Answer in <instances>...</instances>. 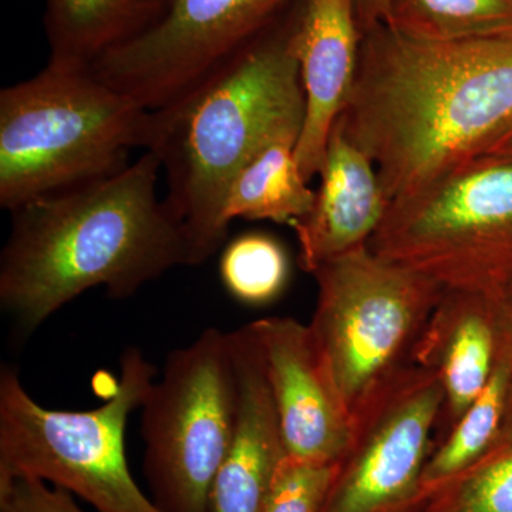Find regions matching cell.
<instances>
[{"label":"cell","instance_id":"obj_1","mask_svg":"<svg viewBox=\"0 0 512 512\" xmlns=\"http://www.w3.org/2000/svg\"><path fill=\"white\" fill-rule=\"evenodd\" d=\"M336 124L389 201L484 157L512 133V32L427 40L370 29Z\"/></svg>","mask_w":512,"mask_h":512},{"label":"cell","instance_id":"obj_2","mask_svg":"<svg viewBox=\"0 0 512 512\" xmlns=\"http://www.w3.org/2000/svg\"><path fill=\"white\" fill-rule=\"evenodd\" d=\"M150 151L110 177L10 212L0 255V308L30 336L83 292L127 299L177 266H192L183 225L158 194Z\"/></svg>","mask_w":512,"mask_h":512},{"label":"cell","instance_id":"obj_3","mask_svg":"<svg viewBox=\"0 0 512 512\" xmlns=\"http://www.w3.org/2000/svg\"><path fill=\"white\" fill-rule=\"evenodd\" d=\"M299 12L301 6L285 25L266 29L190 93L153 111L148 151L160 161L164 201L183 225L192 266L204 264L227 238L222 207L238 171L276 138L301 136Z\"/></svg>","mask_w":512,"mask_h":512},{"label":"cell","instance_id":"obj_4","mask_svg":"<svg viewBox=\"0 0 512 512\" xmlns=\"http://www.w3.org/2000/svg\"><path fill=\"white\" fill-rule=\"evenodd\" d=\"M153 111L89 69L47 63L0 92V207L22 205L93 183L150 150Z\"/></svg>","mask_w":512,"mask_h":512},{"label":"cell","instance_id":"obj_5","mask_svg":"<svg viewBox=\"0 0 512 512\" xmlns=\"http://www.w3.org/2000/svg\"><path fill=\"white\" fill-rule=\"evenodd\" d=\"M110 399L86 412L46 409L13 367L0 370V483L35 477L79 495L99 512H161L131 476L128 417L140 409L156 367L137 348L124 350Z\"/></svg>","mask_w":512,"mask_h":512},{"label":"cell","instance_id":"obj_6","mask_svg":"<svg viewBox=\"0 0 512 512\" xmlns=\"http://www.w3.org/2000/svg\"><path fill=\"white\" fill-rule=\"evenodd\" d=\"M367 247L446 291L512 289V161L477 158L390 201Z\"/></svg>","mask_w":512,"mask_h":512},{"label":"cell","instance_id":"obj_7","mask_svg":"<svg viewBox=\"0 0 512 512\" xmlns=\"http://www.w3.org/2000/svg\"><path fill=\"white\" fill-rule=\"evenodd\" d=\"M140 409L153 503L161 512H210L212 484L237 414L229 332L208 328L173 350Z\"/></svg>","mask_w":512,"mask_h":512},{"label":"cell","instance_id":"obj_8","mask_svg":"<svg viewBox=\"0 0 512 512\" xmlns=\"http://www.w3.org/2000/svg\"><path fill=\"white\" fill-rule=\"evenodd\" d=\"M318 301L308 323L350 412L410 362L446 289L367 245L313 272Z\"/></svg>","mask_w":512,"mask_h":512},{"label":"cell","instance_id":"obj_9","mask_svg":"<svg viewBox=\"0 0 512 512\" xmlns=\"http://www.w3.org/2000/svg\"><path fill=\"white\" fill-rule=\"evenodd\" d=\"M439 377L409 362L352 409L348 446L320 512H417L443 413Z\"/></svg>","mask_w":512,"mask_h":512},{"label":"cell","instance_id":"obj_10","mask_svg":"<svg viewBox=\"0 0 512 512\" xmlns=\"http://www.w3.org/2000/svg\"><path fill=\"white\" fill-rule=\"evenodd\" d=\"M298 0H171L147 32L90 72L148 111L171 106L274 25Z\"/></svg>","mask_w":512,"mask_h":512},{"label":"cell","instance_id":"obj_11","mask_svg":"<svg viewBox=\"0 0 512 512\" xmlns=\"http://www.w3.org/2000/svg\"><path fill=\"white\" fill-rule=\"evenodd\" d=\"M274 400L286 456L336 464L348 446L352 412L309 325L291 316L249 323Z\"/></svg>","mask_w":512,"mask_h":512},{"label":"cell","instance_id":"obj_12","mask_svg":"<svg viewBox=\"0 0 512 512\" xmlns=\"http://www.w3.org/2000/svg\"><path fill=\"white\" fill-rule=\"evenodd\" d=\"M356 0H302L295 30L305 121L296 158L311 183L319 177L330 134L345 110L360 57Z\"/></svg>","mask_w":512,"mask_h":512},{"label":"cell","instance_id":"obj_13","mask_svg":"<svg viewBox=\"0 0 512 512\" xmlns=\"http://www.w3.org/2000/svg\"><path fill=\"white\" fill-rule=\"evenodd\" d=\"M237 414L227 456L210 497V512H262L286 451L264 360L251 326L229 332Z\"/></svg>","mask_w":512,"mask_h":512},{"label":"cell","instance_id":"obj_14","mask_svg":"<svg viewBox=\"0 0 512 512\" xmlns=\"http://www.w3.org/2000/svg\"><path fill=\"white\" fill-rule=\"evenodd\" d=\"M504 298L444 291L414 343L410 362L436 373L443 387L436 443L476 402L493 376Z\"/></svg>","mask_w":512,"mask_h":512},{"label":"cell","instance_id":"obj_15","mask_svg":"<svg viewBox=\"0 0 512 512\" xmlns=\"http://www.w3.org/2000/svg\"><path fill=\"white\" fill-rule=\"evenodd\" d=\"M319 177L312 210L291 225L298 238V264L311 275L326 262L369 244L390 204L375 165L338 124Z\"/></svg>","mask_w":512,"mask_h":512},{"label":"cell","instance_id":"obj_16","mask_svg":"<svg viewBox=\"0 0 512 512\" xmlns=\"http://www.w3.org/2000/svg\"><path fill=\"white\" fill-rule=\"evenodd\" d=\"M171 0H46L49 62L90 69L101 56L147 32Z\"/></svg>","mask_w":512,"mask_h":512},{"label":"cell","instance_id":"obj_17","mask_svg":"<svg viewBox=\"0 0 512 512\" xmlns=\"http://www.w3.org/2000/svg\"><path fill=\"white\" fill-rule=\"evenodd\" d=\"M298 136L276 138L249 158L229 185L222 221H272L292 225L312 210L316 191L309 187L296 158Z\"/></svg>","mask_w":512,"mask_h":512},{"label":"cell","instance_id":"obj_18","mask_svg":"<svg viewBox=\"0 0 512 512\" xmlns=\"http://www.w3.org/2000/svg\"><path fill=\"white\" fill-rule=\"evenodd\" d=\"M508 373L498 357L490 382L476 402L431 451L421 477L419 511L451 478L470 467L493 444L507 414ZM417 511V512H419Z\"/></svg>","mask_w":512,"mask_h":512},{"label":"cell","instance_id":"obj_19","mask_svg":"<svg viewBox=\"0 0 512 512\" xmlns=\"http://www.w3.org/2000/svg\"><path fill=\"white\" fill-rule=\"evenodd\" d=\"M387 28L427 40L512 32V0H390Z\"/></svg>","mask_w":512,"mask_h":512},{"label":"cell","instance_id":"obj_20","mask_svg":"<svg viewBox=\"0 0 512 512\" xmlns=\"http://www.w3.org/2000/svg\"><path fill=\"white\" fill-rule=\"evenodd\" d=\"M419 512H512V414L483 456L436 491Z\"/></svg>","mask_w":512,"mask_h":512},{"label":"cell","instance_id":"obj_21","mask_svg":"<svg viewBox=\"0 0 512 512\" xmlns=\"http://www.w3.org/2000/svg\"><path fill=\"white\" fill-rule=\"evenodd\" d=\"M291 266L285 248L261 232L235 238L221 256L220 275L232 298L245 305L274 302L288 285Z\"/></svg>","mask_w":512,"mask_h":512},{"label":"cell","instance_id":"obj_22","mask_svg":"<svg viewBox=\"0 0 512 512\" xmlns=\"http://www.w3.org/2000/svg\"><path fill=\"white\" fill-rule=\"evenodd\" d=\"M335 467L285 456L262 512H320Z\"/></svg>","mask_w":512,"mask_h":512},{"label":"cell","instance_id":"obj_23","mask_svg":"<svg viewBox=\"0 0 512 512\" xmlns=\"http://www.w3.org/2000/svg\"><path fill=\"white\" fill-rule=\"evenodd\" d=\"M0 512H84L72 493L35 477L0 483Z\"/></svg>","mask_w":512,"mask_h":512},{"label":"cell","instance_id":"obj_24","mask_svg":"<svg viewBox=\"0 0 512 512\" xmlns=\"http://www.w3.org/2000/svg\"><path fill=\"white\" fill-rule=\"evenodd\" d=\"M498 357L503 360L508 373L507 414H512V289L501 303L500 348Z\"/></svg>","mask_w":512,"mask_h":512},{"label":"cell","instance_id":"obj_25","mask_svg":"<svg viewBox=\"0 0 512 512\" xmlns=\"http://www.w3.org/2000/svg\"><path fill=\"white\" fill-rule=\"evenodd\" d=\"M389 12L390 0H356L357 22L365 32L386 25Z\"/></svg>","mask_w":512,"mask_h":512},{"label":"cell","instance_id":"obj_26","mask_svg":"<svg viewBox=\"0 0 512 512\" xmlns=\"http://www.w3.org/2000/svg\"><path fill=\"white\" fill-rule=\"evenodd\" d=\"M484 158H491V160L500 161H512V133L503 138L497 146L491 148V150L485 154Z\"/></svg>","mask_w":512,"mask_h":512}]
</instances>
